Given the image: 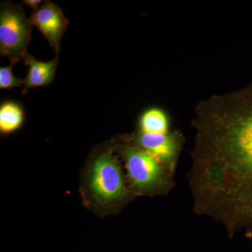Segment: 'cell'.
Here are the masks:
<instances>
[{
	"instance_id": "ba28073f",
	"label": "cell",
	"mask_w": 252,
	"mask_h": 252,
	"mask_svg": "<svg viewBox=\"0 0 252 252\" xmlns=\"http://www.w3.org/2000/svg\"><path fill=\"white\" fill-rule=\"evenodd\" d=\"M25 114L19 104L6 101L0 105V131L8 134L17 130L23 125Z\"/></svg>"
},
{
	"instance_id": "9c48e42d",
	"label": "cell",
	"mask_w": 252,
	"mask_h": 252,
	"mask_svg": "<svg viewBox=\"0 0 252 252\" xmlns=\"http://www.w3.org/2000/svg\"><path fill=\"white\" fill-rule=\"evenodd\" d=\"M139 126L142 132L166 133L169 132L170 121L162 109L153 107L144 111L141 115Z\"/></svg>"
},
{
	"instance_id": "8fae6325",
	"label": "cell",
	"mask_w": 252,
	"mask_h": 252,
	"mask_svg": "<svg viewBox=\"0 0 252 252\" xmlns=\"http://www.w3.org/2000/svg\"><path fill=\"white\" fill-rule=\"evenodd\" d=\"M23 2L28 5L32 9L34 10V11H36L39 9V6L42 1L41 0H26Z\"/></svg>"
},
{
	"instance_id": "5b68a950",
	"label": "cell",
	"mask_w": 252,
	"mask_h": 252,
	"mask_svg": "<svg viewBox=\"0 0 252 252\" xmlns=\"http://www.w3.org/2000/svg\"><path fill=\"white\" fill-rule=\"evenodd\" d=\"M140 148L152 156L172 175L183 146V137L177 132L147 133L140 132L137 137Z\"/></svg>"
},
{
	"instance_id": "52a82bcc",
	"label": "cell",
	"mask_w": 252,
	"mask_h": 252,
	"mask_svg": "<svg viewBox=\"0 0 252 252\" xmlns=\"http://www.w3.org/2000/svg\"><path fill=\"white\" fill-rule=\"evenodd\" d=\"M25 64L29 67L27 77L24 80L23 94H26L30 89L49 85L54 81L59 64V57L48 62L36 61L32 56L26 53L23 58Z\"/></svg>"
},
{
	"instance_id": "8992f818",
	"label": "cell",
	"mask_w": 252,
	"mask_h": 252,
	"mask_svg": "<svg viewBox=\"0 0 252 252\" xmlns=\"http://www.w3.org/2000/svg\"><path fill=\"white\" fill-rule=\"evenodd\" d=\"M32 26L38 28L46 38L49 45L59 54L61 41L65 32L69 20L63 10L55 3L46 1L29 18Z\"/></svg>"
},
{
	"instance_id": "6da1fadb",
	"label": "cell",
	"mask_w": 252,
	"mask_h": 252,
	"mask_svg": "<svg viewBox=\"0 0 252 252\" xmlns=\"http://www.w3.org/2000/svg\"><path fill=\"white\" fill-rule=\"evenodd\" d=\"M187 174L193 211L252 239V82L200 102Z\"/></svg>"
},
{
	"instance_id": "30bf717a",
	"label": "cell",
	"mask_w": 252,
	"mask_h": 252,
	"mask_svg": "<svg viewBox=\"0 0 252 252\" xmlns=\"http://www.w3.org/2000/svg\"><path fill=\"white\" fill-rule=\"evenodd\" d=\"M13 65L0 67V89L2 90L15 89L24 84V81L16 77L13 73Z\"/></svg>"
},
{
	"instance_id": "3957f363",
	"label": "cell",
	"mask_w": 252,
	"mask_h": 252,
	"mask_svg": "<svg viewBox=\"0 0 252 252\" xmlns=\"http://www.w3.org/2000/svg\"><path fill=\"white\" fill-rule=\"evenodd\" d=\"M32 25L22 5L2 2L0 7V54L11 64L23 60L31 42Z\"/></svg>"
},
{
	"instance_id": "7a4b0ae2",
	"label": "cell",
	"mask_w": 252,
	"mask_h": 252,
	"mask_svg": "<svg viewBox=\"0 0 252 252\" xmlns=\"http://www.w3.org/2000/svg\"><path fill=\"white\" fill-rule=\"evenodd\" d=\"M132 188L141 193L167 195L175 186L171 175L157 159L140 149L127 147L123 152Z\"/></svg>"
},
{
	"instance_id": "277c9868",
	"label": "cell",
	"mask_w": 252,
	"mask_h": 252,
	"mask_svg": "<svg viewBox=\"0 0 252 252\" xmlns=\"http://www.w3.org/2000/svg\"><path fill=\"white\" fill-rule=\"evenodd\" d=\"M91 189L102 203L117 201L127 195L122 170L112 154L105 153L96 159L91 170Z\"/></svg>"
}]
</instances>
